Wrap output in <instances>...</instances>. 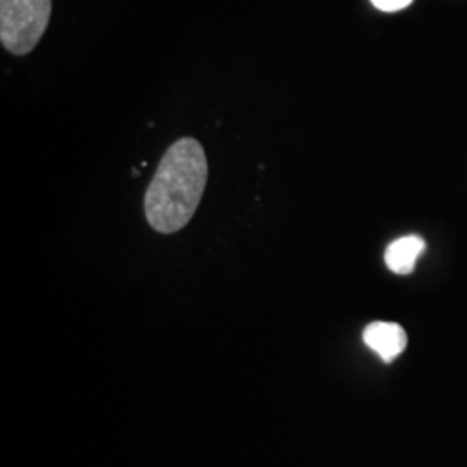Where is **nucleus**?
<instances>
[{"label": "nucleus", "mask_w": 467, "mask_h": 467, "mask_svg": "<svg viewBox=\"0 0 467 467\" xmlns=\"http://www.w3.org/2000/svg\"><path fill=\"white\" fill-rule=\"evenodd\" d=\"M208 182V160L192 137L175 140L163 154L144 196L150 227L160 234L182 231L194 217Z\"/></svg>", "instance_id": "1"}, {"label": "nucleus", "mask_w": 467, "mask_h": 467, "mask_svg": "<svg viewBox=\"0 0 467 467\" xmlns=\"http://www.w3.org/2000/svg\"><path fill=\"white\" fill-rule=\"evenodd\" d=\"M52 0H0V40L15 56L36 47L49 26Z\"/></svg>", "instance_id": "2"}, {"label": "nucleus", "mask_w": 467, "mask_h": 467, "mask_svg": "<svg viewBox=\"0 0 467 467\" xmlns=\"http://www.w3.org/2000/svg\"><path fill=\"white\" fill-rule=\"evenodd\" d=\"M364 343L384 362H391L407 348V334L399 324L372 322L364 331Z\"/></svg>", "instance_id": "3"}, {"label": "nucleus", "mask_w": 467, "mask_h": 467, "mask_svg": "<svg viewBox=\"0 0 467 467\" xmlns=\"http://www.w3.org/2000/svg\"><path fill=\"white\" fill-rule=\"evenodd\" d=\"M426 250V243L419 235H405L397 241H393L384 253V262L388 268L395 274H410L420 253Z\"/></svg>", "instance_id": "4"}, {"label": "nucleus", "mask_w": 467, "mask_h": 467, "mask_svg": "<svg viewBox=\"0 0 467 467\" xmlns=\"http://www.w3.org/2000/svg\"><path fill=\"white\" fill-rule=\"evenodd\" d=\"M374 4V7H378L379 11L384 13H395V11H401L407 5L412 4V0H370Z\"/></svg>", "instance_id": "5"}]
</instances>
